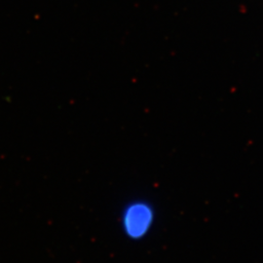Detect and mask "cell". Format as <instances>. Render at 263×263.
Masks as SVG:
<instances>
[{
  "mask_svg": "<svg viewBox=\"0 0 263 263\" xmlns=\"http://www.w3.org/2000/svg\"><path fill=\"white\" fill-rule=\"evenodd\" d=\"M153 213L151 207L143 203H136L127 208L124 214V228L132 238H141L151 228Z\"/></svg>",
  "mask_w": 263,
  "mask_h": 263,
  "instance_id": "6da1fadb",
  "label": "cell"
}]
</instances>
